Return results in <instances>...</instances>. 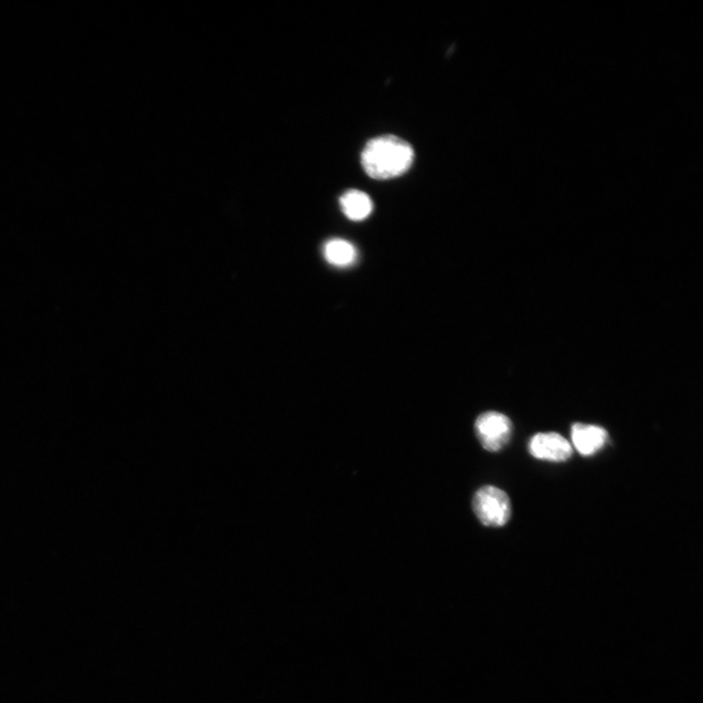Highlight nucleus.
Listing matches in <instances>:
<instances>
[{
	"label": "nucleus",
	"mask_w": 703,
	"mask_h": 703,
	"mask_svg": "<svg viewBox=\"0 0 703 703\" xmlns=\"http://www.w3.org/2000/svg\"><path fill=\"white\" fill-rule=\"evenodd\" d=\"M473 508L480 522L487 527H502L512 516L508 495L491 486L482 487L476 492Z\"/></svg>",
	"instance_id": "2"
},
{
	"label": "nucleus",
	"mask_w": 703,
	"mask_h": 703,
	"mask_svg": "<svg viewBox=\"0 0 703 703\" xmlns=\"http://www.w3.org/2000/svg\"><path fill=\"white\" fill-rule=\"evenodd\" d=\"M529 450L533 458L553 462L566 461L573 454L569 440L557 433H542L533 436Z\"/></svg>",
	"instance_id": "4"
},
{
	"label": "nucleus",
	"mask_w": 703,
	"mask_h": 703,
	"mask_svg": "<svg viewBox=\"0 0 703 703\" xmlns=\"http://www.w3.org/2000/svg\"><path fill=\"white\" fill-rule=\"evenodd\" d=\"M415 160V151L402 138L385 135L370 140L363 150L362 165L366 173L378 181L405 174Z\"/></svg>",
	"instance_id": "1"
},
{
	"label": "nucleus",
	"mask_w": 703,
	"mask_h": 703,
	"mask_svg": "<svg viewBox=\"0 0 703 703\" xmlns=\"http://www.w3.org/2000/svg\"><path fill=\"white\" fill-rule=\"evenodd\" d=\"M340 206L344 214L353 222H362L374 211V203L366 192L350 190L340 198Z\"/></svg>",
	"instance_id": "6"
},
{
	"label": "nucleus",
	"mask_w": 703,
	"mask_h": 703,
	"mask_svg": "<svg viewBox=\"0 0 703 703\" xmlns=\"http://www.w3.org/2000/svg\"><path fill=\"white\" fill-rule=\"evenodd\" d=\"M475 430L482 448L496 452L502 450L512 438V423L502 413L489 411L477 419Z\"/></svg>",
	"instance_id": "3"
},
{
	"label": "nucleus",
	"mask_w": 703,
	"mask_h": 703,
	"mask_svg": "<svg viewBox=\"0 0 703 703\" xmlns=\"http://www.w3.org/2000/svg\"><path fill=\"white\" fill-rule=\"evenodd\" d=\"M323 254L330 265L348 267L357 259V248L353 243L343 239H332L323 246Z\"/></svg>",
	"instance_id": "7"
},
{
	"label": "nucleus",
	"mask_w": 703,
	"mask_h": 703,
	"mask_svg": "<svg viewBox=\"0 0 703 703\" xmlns=\"http://www.w3.org/2000/svg\"><path fill=\"white\" fill-rule=\"evenodd\" d=\"M608 437V433L596 425L576 423L572 429L573 444L584 457L593 456L602 450Z\"/></svg>",
	"instance_id": "5"
}]
</instances>
